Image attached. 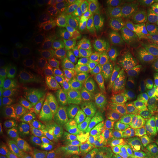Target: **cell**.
<instances>
[{"mask_svg": "<svg viewBox=\"0 0 158 158\" xmlns=\"http://www.w3.org/2000/svg\"><path fill=\"white\" fill-rule=\"evenodd\" d=\"M141 96V89L134 81L116 83L113 96L102 111V123L114 124L130 121L132 108Z\"/></svg>", "mask_w": 158, "mask_h": 158, "instance_id": "6da1fadb", "label": "cell"}, {"mask_svg": "<svg viewBox=\"0 0 158 158\" xmlns=\"http://www.w3.org/2000/svg\"><path fill=\"white\" fill-rule=\"evenodd\" d=\"M94 126L104 143L115 149H122L136 141V126L130 121L114 124L101 122Z\"/></svg>", "mask_w": 158, "mask_h": 158, "instance_id": "7a4b0ae2", "label": "cell"}, {"mask_svg": "<svg viewBox=\"0 0 158 158\" xmlns=\"http://www.w3.org/2000/svg\"><path fill=\"white\" fill-rule=\"evenodd\" d=\"M135 50V44L130 42L115 28L103 31L99 35L94 44L96 62L105 59Z\"/></svg>", "mask_w": 158, "mask_h": 158, "instance_id": "3957f363", "label": "cell"}, {"mask_svg": "<svg viewBox=\"0 0 158 158\" xmlns=\"http://www.w3.org/2000/svg\"><path fill=\"white\" fill-rule=\"evenodd\" d=\"M139 50L125 52L96 62V68L102 74L110 78L127 76L141 64Z\"/></svg>", "mask_w": 158, "mask_h": 158, "instance_id": "277c9868", "label": "cell"}, {"mask_svg": "<svg viewBox=\"0 0 158 158\" xmlns=\"http://www.w3.org/2000/svg\"><path fill=\"white\" fill-rule=\"evenodd\" d=\"M115 87V80L110 78L100 80L89 86L81 97L84 109L89 112H96L106 108L113 96Z\"/></svg>", "mask_w": 158, "mask_h": 158, "instance_id": "5b68a950", "label": "cell"}, {"mask_svg": "<svg viewBox=\"0 0 158 158\" xmlns=\"http://www.w3.org/2000/svg\"><path fill=\"white\" fill-rule=\"evenodd\" d=\"M47 127L53 139L58 143H66L81 134L79 120L73 114L59 115L54 121L49 122Z\"/></svg>", "mask_w": 158, "mask_h": 158, "instance_id": "8992f818", "label": "cell"}, {"mask_svg": "<svg viewBox=\"0 0 158 158\" xmlns=\"http://www.w3.org/2000/svg\"><path fill=\"white\" fill-rule=\"evenodd\" d=\"M129 120L138 125L158 122V102L151 98L138 99L132 108Z\"/></svg>", "mask_w": 158, "mask_h": 158, "instance_id": "52a82bcc", "label": "cell"}, {"mask_svg": "<svg viewBox=\"0 0 158 158\" xmlns=\"http://www.w3.org/2000/svg\"><path fill=\"white\" fill-rule=\"evenodd\" d=\"M29 138L31 146L40 154H45L51 147V137L48 127L42 121L35 119L31 122L29 127Z\"/></svg>", "mask_w": 158, "mask_h": 158, "instance_id": "ba28073f", "label": "cell"}, {"mask_svg": "<svg viewBox=\"0 0 158 158\" xmlns=\"http://www.w3.org/2000/svg\"><path fill=\"white\" fill-rule=\"evenodd\" d=\"M87 79L76 78L69 80L61 89L59 100L63 104H72L84 95L89 88Z\"/></svg>", "mask_w": 158, "mask_h": 158, "instance_id": "9c48e42d", "label": "cell"}, {"mask_svg": "<svg viewBox=\"0 0 158 158\" xmlns=\"http://www.w3.org/2000/svg\"><path fill=\"white\" fill-rule=\"evenodd\" d=\"M141 62L149 69H158V31L150 34L139 48Z\"/></svg>", "mask_w": 158, "mask_h": 158, "instance_id": "30bf717a", "label": "cell"}, {"mask_svg": "<svg viewBox=\"0 0 158 158\" xmlns=\"http://www.w3.org/2000/svg\"><path fill=\"white\" fill-rule=\"evenodd\" d=\"M136 142L152 151L158 149V122H151L136 126Z\"/></svg>", "mask_w": 158, "mask_h": 158, "instance_id": "8fae6325", "label": "cell"}, {"mask_svg": "<svg viewBox=\"0 0 158 158\" xmlns=\"http://www.w3.org/2000/svg\"><path fill=\"white\" fill-rule=\"evenodd\" d=\"M0 133L5 137L22 138L25 134V126L19 118L2 114L0 118Z\"/></svg>", "mask_w": 158, "mask_h": 158, "instance_id": "7c38bea8", "label": "cell"}, {"mask_svg": "<svg viewBox=\"0 0 158 158\" xmlns=\"http://www.w3.org/2000/svg\"><path fill=\"white\" fill-rule=\"evenodd\" d=\"M141 87L143 91L157 96L158 98V69H149L143 73Z\"/></svg>", "mask_w": 158, "mask_h": 158, "instance_id": "4fadbf2b", "label": "cell"}, {"mask_svg": "<svg viewBox=\"0 0 158 158\" xmlns=\"http://www.w3.org/2000/svg\"><path fill=\"white\" fill-rule=\"evenodd\" d=\"M138 16L152 32L158 31V4L141 10Z\"/></svg>", "mask_w": 158, "mask_h": 158, "instance_id": "5bb4252c", "label": "cell"}, {"mask_svg": "<svg viewBox=\"0 0 158 158\" xmlns=\"http://www.w3.org/2000/svg\"><path fill=\"white\" fill-rule=\"evenodd\" d=\"M56 158H90V156L82 146L68 144L63 146L58 150Z\"/></svg>", "mask_w": 158, "mask_h": 158, "instance_id": "9a60e30c", "label": "cell"}, {"mask_svg": "<svg viewBox=\"0 0 158 158\" xmlns=\"http://www.w3.org/2000/svg\"><path fill=\"white\" fill-rule=\"evenodd\" d=\"M117 151L106 143H98L92 149L90 158H118Z\"/></svg>", "mask_w": 158, "mask_h": 158, "instance_id": "2e32d148", "label": "cell"}, {"mask_svg": "<svg viewBox=\"0 0 158 158\" xmlns=\"http://www.w3.org/2000/svg\"><path fill=\"white\" fill-rule=\"evenodd\" d=\"M25 100L27 103L33 109L38 110L43 106L48 105L49 102L48 97L42 92H30L26 94Z\"/></svg>", "mask_w": 158, "mask_h": 158, "instance_id": "e0dca14e", "label": "cell"}, {"mask_svg": "<svg viewBox=\"0 0 158 158\" xmlns=\"http://www.w3.org/2000/svg\"><path fill=\"white\" fill-rule=\"evenodd\" d=\"M10 37L17 44L31 45L35 43V37L29 31L21 29H14L10 32Z\"/></svg>", "mask_w": 158, "mask_h": 158, "instance_id": "ac0fdd59", "label": "cell"}, {"mask_svg": "<svg viewBox=\"0 0 158 158\" xmlns=\"http://www.w3.org/2000/svg\"><path fill=\"white\" fill-rule=\"evenodd\" d=\"M120 158H149V155L136 143L118 150Z\"/></svg>", "mask_w": 158, "mask_h": 158, "instance_id": "d6986e66", "label": "cell"}, {"mask_svg": "<svg viewBox=\"0 0 158 158\" xmlns=\"http://www.w3.org/2000/svg\"><path fill=\"white\" fill-rule=\"evenodd\" d=\"M54 10L57 14L60 15L64 19L69 20L73 23H76L77 21V12L69 2H60L54 6Z\"/></svg>", "mask_w": 158, "mask_h": 158, "instance_id": "ffe728a7", "label": "cell"}, {"mask_svg": "<svg viewBox=\"0 0 158 158\" xmlns=\"http://www.w3.org/2000/svg\"><path fill=\"white\" fill-rule=\"evenodd\" d=\"M74 8L81 16L84 19L92 20L94 19V15L92 8V2L87 0H74L73 2Z\"/></svg>", "mask_w": 158, "mask_h": 158, "instance_id": "44dd1931", "label": "cell"}, {"mask_svg": "<svg viewBox=\"0 0 158 158\" xmlns=\"http://www.w3.org/2000/svg\"><path fill=\"white\" fill-rule=\"evenodd\" d=\"M48 62L54 66H62L69 61V55L67 51L61 49L49 51L46 56Z\"/></svg>", "mask_w": 158, "mask_h": 158, "instance_id": "7402d4cb", "label": "cell"}, {"mask_svg": "<svg viewBox=\"0 0 158 158\" xmlns=\"http://www.w3.org/2000/svg\"><path fill=\"white\" fill-rule=\"evenodd\" d=\"M92 2L94 16L104 18L112 13L110 1L108 0H93Z\"/></svg>", "mask_w": 158, "mask_h": 158, "instance_id": "603a6c76", "label": "cell"}, {"mask_svg": "<svg viewBox=\"0 0 158 158\" xmlns=\"http://www.w3.org/2000/svg\"><path fill=\"white\" fill-rule=\"evenodd\" d=\"M37 114L40 121L48 122V123L54 121L59 116L58 111L56 108L49 105H46L39 108L37 111Z\"/></svg>", "mask_w": 158, "mask_h": 158, "instance_id": "cb8c5ba5", "label": "cell"}, {"mask_svg": "<svg viewBox=\"0 0 158 158\" xmlns=\"http://www.w3.org/2000/svg\"><path fill=\"white\" fill-rule=\"evenodd\" d=\"M141 11V0H124L119 14L139 15Z\"/></svg>", "mask_w": 158, "mask_h": 158, "instance_id": "d4e9b609", "label": "cell"}, {"mask_svg": "<svg viewBox=\"0 0 158 158\" xmlns=\"http://www.w3.org/2000/svg\"><path fill=\"white\" fill-rule=\"evenodd\" d=\"M75 43L77 48L83 53H88L90 51V43L84 31L80 28H77L75 31Z\"/></svg>", "mask_w": 158, "mask_h": 158, "instance_id": "484cf974", "label": "cell"}, {"mask_svg": "<svg viewBox=\"0 0 158 158\" xmlns=\"http://www.w3.org/2000/svg\"><path fill=\"white\" fill-rule=\"evenodd\" d=\"M33 27L40 32L50 33L55 29V24L51 20L46 19H39L32 23Z\"/></svg>", "mask_w": 158, "mask_h": 158, "instance_id": "4316f807", "label": "cell"}, {"mask_svg": "<svg viewBox=\"0 0 158 158\" xmlns=\"http://www.w3.org/2000/svg\"><path fill=\"white\" fill-rule=\"evenodd\" d=\"M18 149L11 143H2L0 148V158H17Z\"/></svg>", "mask_w": 158, "mask_h": 158, "instance_id": "83f0119b", "label": "cell"}, {"mask_svg": "<svg viewBox=\"0 0 158 158\" xmlns=\"http://www.w3.org/2000/svg\"><path fill=\"white\" fill-rule=\"evenodd\" d=\"M124 0H111L110 5H111L112 13H119L122 5H123Z\"/></svg>", "mask_w": 158, "mask_h": 158, "instance_id": "f1b7e54d", "label": "cell"}, {"mask_svg": "<svg viewBox=\"0 0 158 158\" xmlns=\"http://www.w3.org/2000/svg\"><path fill=\"white\" fill-rule=\"evenodd\" d=\"M158 4V0H141V10Z\"/></svg>", "mask_w": 158, "mask_h": 158, "instance_id": "f546056e", "label": "cell"}, {"mask_svg": "<svg viewBox=\"0 0 158 158\" xmlns=\"http://www.w3.org/2000/svg\"><path fill=\"white\" fill-rule=\"evenodd\" d=\"M6 75V68L5 65L2 63V62H0V76H1V78H5Z\"/></svg>", "mask_w": 158, "mask_h": 158, "instance_id": "4dcf8cb0", "label": "cell"}, {"mask_svg": "<svg viewBox=\"0 0 158 158\" xmlns=\"http://www.w3.org/2000/svg\"><path fill=\"white\" fill-rule=\"evenodd\" d=\"M153 158H158V149L157 150V151L155 152V153H154Z\"/></svg>", "mask_w": 158, "mask_h": 158, "instance_id": "1f68e13d", "label": "cell"}, {"mask_svg": "<svg viewBox=\"0 0 158 158\" xmlns=\"http://www.w3.org/2000/svg\"><path fill=\"white\" fill-rule=\"evenodd\" d=\"M157 102H158V98H157Z\"/></svg>", "mask_w": 158, "mask_h": 158, "instance_id": "d6a6232c", "label": "cell"}, {"mask_svg": "<svg viewBox=\"0 0 158 158\" xmlns=\"http://www.w3.org/2000/svg\"><path fill=\"white\" fill-rule=\"evenodd\" d=\"M118 158H120V157H118Z\"/></svg>", "mask_w": 158, "mask_h": 158, "instance_id": "836d02e7", "label": "cell"}]
</instances>
